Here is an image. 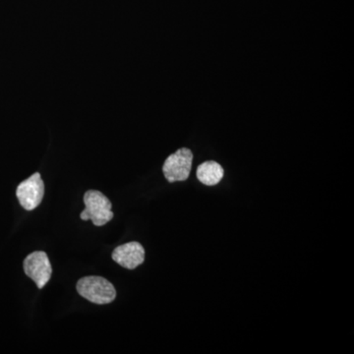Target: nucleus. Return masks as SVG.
<instances>
[{"instance_id":"nucleus-1","label":"nucleus","mask_w":354,"mask_h":354,"mask_svg":"<svg viewBox=\"0 0 354 354\" xmlns=\"http://www.w3.org/2000/svg\"><path fill=\"white\" fill-rule=\"evenodd\" d=\"M77 291L81 297L95 304H111L116 298L113 283L102 277L91 276L79 279Z\"/></svg>"},{"instance_id":"nucleus-2","label":"nucleus","mask_w":354,"mask_h":354,"mask_svg":"<svg viewBox=\"0 0 354 354\" xmlns=\"http://www.w3.org/2000/svg\"><path fill=\"white\" fill-rule=\"evenodd\" d=\"M84 204L85 209L81 213V220H91L95 227H102L113 220V205L100 191H87L84 195Z\"/></svg>"},{"instance_id":"nucleus-3","label":"nucleus","mask_w":354,"mask_h":354,"mask_svg":"<svg viewBox=\"0 0 354 354\" xmlns=\"http://www.w3.org/2000/svg\"><path fill=\"white\" fill-rule=\"evenodd\" d=\"M193 153L187 148H181L165 160L162 172L169 183L187 180L192 169Z\"/></svg>"},{"instance_id":"nucleus-4","label":"nucleus","mask_w":354,"mask_h":354,"mask_svg":"<svg viewBox=\"0 0 354 354\" xmlns=\"http://www.w3.org/2000/svg\"><path fill=\"white\" fill-rule=\"evenodd\" d=\"M44 183L39 172L21 183L16 189V196L21 206L27 211H32L43 201Z\"/></svg>"},{"instance_id":"nucleus-5","label":"nucleus","mask_w":354,"mask_h":354,"mask_svg":"<svg viewBox=\"0 0 354 354\" xmlns=\"http://www.w3.org/2000/svg\"><path fill=\"white\" fill-rule=\"evenodd\" d=\"M23 267L26 276L32 279L39 290L50 281L53 268L48 255L44 251H36L28 255Z\"/></svg>"},{"instance_id":"nucleus-6","label":"nucleus","mask_w":354,"mask_h":354,"mask_svg":"<svg viewBox=\"0 0 354 354\" xmlns=\"http://www.w3.org/2000/svg\"><path fill=\"white\" fill-rule=\"evenodd\" d=\"M111 258L121 267L134 270L145 261V249L139 242H128L116 247L111 254Z\"/></svg>"},{"instance_id":"nucleus-7","label":"nucleus","mask_w":354,"mask_h":354,"mask_svg":"<svg viewBox=\"0 0 354 354\" xmlns=\"http://www.w3.org/2000/svg\"><path fill=\"white\" fill-rule=\"evenodd\" d=\"M225 176V171L218 162L214 160L203 162L197 169V178L207 186L216 185Z\"/></svg>"}]
</instances>
